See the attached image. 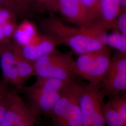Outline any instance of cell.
<instances>
[{
	"label": "cell",
	"mask_w": 126,
	"mask_h": 126,
	"mask_svg": "<svg viewBox=\"0 0 126 126\" xmlns=\"http://www.w3.org/2000/svg\"><path fill=\"white\" fill-rule=\"evenodd\" d=\"M41 20V29L59 45L70 48L79 55L102 49L107 47L105 38L108 30L112 29L100 20L84 27H72L64 24L52 13Z\"/></svg>",
	"instance_id": "6da1fadb"
},
{
	"label": "cell",
	"mask_w": 126,
	"mask_h": 126,
	"mask_svg": "<svg viewBox=\"0 0 126 126\" xmlns=\"http://www.w3.org/2000/svg\"><path fill=\"white\" fill-rule=\"evenodd\" d=\"M71 82L36 78L31 86H24L18 90L25 96L28 106L38 119L41 115L50 117L54 106Z\"/></svg>",
	"instance_id": "7a4b0ae2"
},
{
	"label": "cell",
	"mask_w": 126,
	"mask_h": 126,
	"mask_svg": "<svg viewBox=\"0 0 126 126\" xmlns=\"http://www.w3.org/2000/svg\"><path fill=\"white\" fill-rule=\"evenodd\" d=\"M75 61L72 53L55 51L34 62L36 78H51L63 81H75Z\"/></svg>",
	"instance_id": "3957f363"
},
{
	"label": "cell",
	"mask_w": 126,
	"mask_h": 126,
	"mask_svg": "<svg viewBox=\"0 0 126 126\" xmlns=\"http://www.w3.org/2000/svg\"><path fill=\"white\" fill-rule=\"evenodd\" d=\"M81 83L71 82L54 106L50 118L52 126H82L79 96Z\"/></svg>",
	"instance_id": "277c9868"
},
{
	"label": "cell",
	"mask_w": 126,
	"mask_h": 126,
	"mask_svg": "<svg viewBox=\"0 0 126 126\" xmlns=\"http://www.w3.org/2000/svg\"><path fill=\"white\" fill-rule=\"evenodd\" d=\"M111 58V50L108 46L79 55L75 61V74L91 85H100Z\"/></svg>",
	"instance_id": "5b68a950"
},
{
	"label": "cell",
	"mask_w": 126,
	"mask_h": 126,
	"mask_svg": "<svg viewBox=\"0 0 126 126\" xmlns=\"http://www.w3.org/2000/svg\"><path fill=\"white\" fill-rule=\"evenodd\" d=\"M104 98L100 85L81 83L79 105L82 126H107L101 110Z\"/></svg>",
	"instance_id": "8992f818"
},
{
	"label": "cell",
	"mask_w": 126,
	"mask_h": 126,
	"mask_svg": "<svg viewBox=\"0 0 126 126\" xmlns=\"http://www.w3.org/2000/svg\"><path fill=\"white\" fill-rule=\"evenodd\" d=\"M126 53L118 52L111 58L102 77L100 91L104 97H114L126 91Z\"/></svg>",
	"instance_id": "52a82bcc"
},
{
	"label": "cell",
	"mask_w": 126,
	"mask_h": 126,
	"mask_svg": "<svg viewBox=\"0 0 126 126\" xmlns=\"http://www.w3.org/2000/svg\"><path fill=\"white\" fill-rule=\"evenodd\" d=\"M59 11L77 27L86 26L96 21L81 0H59Z\"/></svg>",
	"instance_id": "ba28073f"
},
{
	"label": "cell",
	"mask_w": 126,
	"mask_h": 126,
	"mask_svg": "<svg viewBox=\"0 0 126 126\" xmlns=\"http://www.w3.org/2000/svg\"><path fill=\"white\" fill-rule=\"evenodd\" d=\"M101 110L106 126H126V92L103 101Z\"/></svg>",
	"instance_id": "9c48e42d"
},
{
	"label": "cell",
	"mask_w": 126,
	"mask_h": 126,
	"mask_svg": "<svg viewBox=\"0 0 126 126\" xmlns=\"http://www.w3.org/2000/svg\"><path fill=\"white\" fill-rule=\"evenodd\" d=\"M59 44L50 36L38 34L31 43L23 46H19L24 58L34 62L41 57L56 51Z\"/></svg>",
	"instance_id": "30bf717a"
},
{
	"label": "cell",
	"mask_w": 126,
	"mask_h": 126,
	"mask_svg": "<svg viewBox=\"0 0 126 126\" xmlns=\"http://www.w3.org/2000/svg\"><path fill=\"white\" fill-rule=\"evenodd\" d=\"M12 44L7 46L0 55V66L3 80L11 84L17 89L23 86L18 73L16 59L12 49Z\"/></svg>",
	"instance_id": "8fae6325"
},
{
	"label": "cell",
	"mask_w": 126,
	"mask_h": 126,
	"mask_svg": "<svg viewBox=\"0 0 126 126\" xmlns=\"http://www.w3.org/2000/svg\"><path fill=\"white\" fill-rule=\"evenodd\" d=\"M38 34L34 23L25 19L16 27L13 36L14 43L20 46L27 45L31 43Z\"/></svg>",
	"instance_id": "7c38bea8"
},
{
	"label": "cell",
	"mask_w": 126,
	"mask_h": 126,
	"mask_svg": "<svg viewBox=\"0 0 126 126\" xmlns=\"http://www.w3.org/2000/svg\"><path fill=\"white\" fill-rule=\"evenodd\" d=\"M124 10L117 0H100V21L112 29H117V18Z\"/></svg>",
	"instance_id": "4fadbf2b"
},
{
	"label": "cell",
	"mask_w": 126,
	"mask_h": 126,
	"mask_svg": "<svg viewBox=\"0 0 126 126\" xmlns=\"http://www.w3.org/2000/svg\"><path fill=\"white\" fill-rule=\"evenodd\" d=\"M12 49L16 59L18 73L23 86L29 79L36 76L34 62L24 58L18 45L12 43Z\"/></svg>",
	"instance_id": "5bb4252c"
},
{
	"label": "cell",
	"mask_w": 126,
	"mask_h": 126,
	"mask_svg": "<svg viewBox=\"0 0 126 126\" xmlns=\"http://www.w3.org/2000/svg\"><path fill=\"white\" fill-rule=\"evenodd\" d=\"M0 5L12 11L17 17H26L34 12L24 0H0Z\"/></svg>",
	"instance_id": "9a60e30c"
},
{
	"label": "cell",
	"mask_w": 126,
	"mask_h": 126,
	"mask_svg": "<svg viewBox=\"0 0 126 126\" xmlns=\"http://www.w3.org/2000/svg\"><path fill=\"white\" fill-rule=\"evenodd\" d=\"M23 100L17 94L5 113L0 123V126H15L16 120Z\"/></svg>",
	"instance_id": "2e32d148"
},
{
	"label": "cell",
	"mask_w": 126,
	"mask_h": 126,
	"mask_svg": "<svg viewBox=\"0 0 126 126\" xmlns=\"http://www.w3.org/2000/svg\"><path fill=\"white\" fill-rule=\"evenodd\" d=\"M106 45L112 47L119 52L126 53V36L118 30L107 34L105 38Z\"/></svg>",
	"instance_id": "e0dca14e"
},
{
	"label": "cell",
	"mask_w": 126,
	"mask_h": 126,
	"mask_svg": "<svg viewBox=\"0 0 126 126\" xmlns=\"http://www.w3.org/2000/svg\"><path fill=\"white\" fill-rule=\"evenodd\" d=\"M34 11H59V0H24Z\"/></svg>",
	"instance_id": "ac0fdd59"
},
{
	"label": "cell",
	"mask_w": 126,
	"mask_h": 126,
	"mask_svg": "<svg viewBox=\"0 0 126 126\" xmlns=\"http://www.w3.org/2000/svg\"><path fill=\"white\" fill-rule=\"evenodd\" d=\"M37 120L27 104L23 102L19 111L15 126H36Z\"/></svg>",
	"instance_id": "d6986e66"
},
{
	"label": "cell",
	"mask_w": 126,
	"mask_h": 126,
	"mask_svg": "<svg viewBox=\"0 0 126 126\" xmlns=\"http://www.w3.org/2000/svg\"><path fill=\"white\" fill-rule=\"evenodd\" d=\"M96 20H101L100 0H81Z\"/></svg>",
	"instance_id": "ffe728a7"
},
{
	"label": "cell",
	"mask_w": 126,
	"mask_h": 126,
	"mask_svg": "<svg viewBox=\"0 0 126 126\" xmlns=\"http://www.w3.org/2000/svg\"><path fill=\"white\" fill-rule=\"evenodd\" d=\"M17 94L16 91L11 90L3 99L0 100V123L7 109L13 102Z\"/></svg>",
	"instance_id": "44dd1931"
},
{
	"label": "cell",
	"mask_w": 126,
	"mask_h": 126,
	"mask_svg": "<svg viewBox=\"0 0 126 126\" xmlns=\"http://www.w3.org/2000/svg\"><path fill=\"white\" fill-rule=\"evenodd\" d=\"M16 21V19L10 20L2 25L5 37L10 43H12L11 39L13 38L14 33L17 26Z\"/></svg>",
	"instance_id": "7402d4cb"
},
{
	"label": "cell",
	"mask_w": 126,
	"mask_h": 126,
	"mask_svg": "<svg viewBox=\"0 0 126 126\" xmlns=\"http://www.w3.org/2000/svg\"><path fill=\"white\" fill-rule=\"evenodd\" d=\"M16 18V15L9 9L2 6L0 7V25H2L8 21Z\"/></svg>",
	"instance_id": "603a6c76"
},
{
	"label": "cell",
	"mask_w": 126,
	"mask_h": 126,
	"mask_svg": "<svg viewBox=\"0 0 126 126\" xmlns=\"http://www.w3.org/2000/svg\"><path fill=\"white\" fill-rule=\"evenodd\" d=\"M124 10L118 17L116 20L117 29L126 36V12Z\"/></svg>",
	"instance_id": "cb8c5ba5"
},
{
	"label": "cell",
	"mask_w": 126,
	"mask_h": 126,
	"mask_svg": "<svg viewBox=\"0 0 126 126\" xmlns=\"http://www.w3.org/2000/svg\"><path fill=\"white\" fill-rule=\"evenodd\" d=\"M11 90L8 83L3 79L0 81V100L3 99Z\"/></svg>",
	"instance_id": "d4e9b609"
},
{
	"label": "cell",
	"mask_w": 126,
	"mask_h": 126,
	"mask_svg": "<svg viewBox=\"0 0 126 126\" xmlns=\"http://www.w3.org/2000/svg\"><path fill=\"white\" fill-rule=\"evenodd\" d=\"M12 44V43L9 42L5 38L3 32L2 26L0 25V44L2 45L7 46L11 45Z\"/></svg>",
	"instance_id": "484cf974"
},
{
	"label": "cell",
	"mask_w": 126,
	"mask_h": 126,
	"mask_svg": "<svg viewBox=\"0 0 126 126\" xmlns=\"http://www.w3.org/2000/svg\"><path fill=\"white\" fill-rule=\"evenodd\" d=\"M118 2L121 6L122 9L126 10V0H117Z\"/></svg>",
	"instance_id": "4316f807"
},
{
	"label": "cell",
	"mask_w": 126,
	"mask_h": 126,
	"mask_svg": "<svg viewBox=\"0 0 126 126\" xmlns=\"http://www.w3.org/2000/svg\"><path fill=\"white\" fill-rule=\"evenodd\" d=\"M8 46H9V45H7V46H5V45H2L0 44V55L1 53H2V52L3 51V50L5 48Z\"/></svg>",
	"instance_id": "83f0119b"
},
{
	"label": "cell",
	"mask_w": 126,
	"mask_h": 126,
	"mask_svg": "<svg viewBox=\"0 0 126 126\" xmlns=\"http://www.w3.org/2000/svg\"><path fill=\"white\" fill-rule=\"evenodd\" d=\"M1 5H0V7H1Z\"/></svg>",
	"instance_id": "f1b7e54d"
},
{
	"label": "cell",
	"mask_w": 126,
	"mask_h": 126,
	"mask_svg": "<svg viewBox=\"0 0 126 126\" xmlns=\"http://www.w3.org/2000/svg\"></svg>",
	"instance_id": "f546056e"
}]
</instances>
